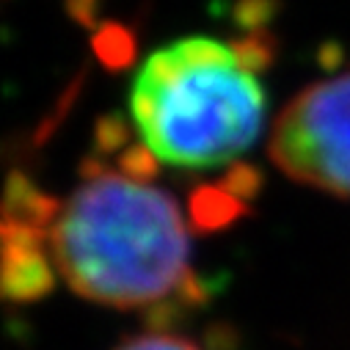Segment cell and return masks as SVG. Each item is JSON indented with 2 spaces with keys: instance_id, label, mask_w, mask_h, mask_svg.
Segmentation results:
<instances>
[{
  "instance_id": "7",
  "label": "cell",
  "mask_w": 350,
  "mask_h": 350,
  "mask_svg": "<svg viewBox=\"0 0 350 350\" xmlns=\"http://www.w3.org/2000/svg\"><path fill=\"white\" fill-rule=\"evenodd\" d=\"M273 53H276V44L265 36H248L240 44H234V55L248 72L268 69L273 64Z\"/></svg>"
},
{
  "instance_id": "11",
  "label": "cell",
  "mask_w": 350,
  "mask_h": 350,
  "mask_svg": "<svg viewBox=\"0 0 350 350\" xmlns=\"http://www.w3.org/2000/svg\"><path fill=\"white\" fill-rule=\"evenodd\" d=\"M154 154L152 152H146V149H133V152H127L124 154V160H122V168L130 174L133 180H149L152 174H154Z\"/></svg>"
},
{
  "instance_id": "2",
  "label": "cell",
  "mask_w": 350,
  "mask_h": 350,
  "mask_svg": "<svg viewBox=\"0 0 350 350\" xmlns=\"http://www.w3.org/2000/svg\"><path fill=\"white\" fill-rule=\"evenodd\" d=\"M130 111L154 157L183 168H215L256 141L265 94L234 47L191 36L149 55L135 77Z\"/></svg>"
},
{
  "instance_id": "5",
  "label": "cell",
  "mask_w": 350,
  "mask_h": 350,
  "mask_svg": "<svg viewBox=\"0 0 350 350\" xmlns=\"http://www.w3.org/2000/svg\"><path fill=\"white\" fill-rule=\"evenodd\" d=\"M191 213H193V221L199 229L215 232V229L229 226L234 218H240L245 213V202L232 196L224 185H207L193 193Z\"/></svg>"
},
{
  "instance_id": "4",
  "label": "cell",
  "mask_w": 350,
  "mask_h": 350,
  "mask_svg": "<svg viewBox=\"0 0 350 350\" xmlns=\"http://www.w3.org/2000/svg\"><path fill=\"white\" fill-rule=\"evenodd\" d=\"M0 298L9 304H31L53 287V271L42 251V229L0 224Z\"/></svg>"
},
{
  "instance_id": "8",
  "label": "cell",
  "mask_w": 350,
  "mask_h": 350,
  "mask_svg": "<svg viewBox=\"0 0 350 350\" xmlns=\"http://www.w3.org/2000/svg\"><path fill=\"white\" fill-rule=\"evenodd\" d=\"M232 196H237V199H254L259 191H262V174L254 168V165H234L226 177H224V183H221Z\"/></svg>"
},
{
  "instance_id": "10",
  "label": "cell",
  "mask_w": 350,
  "mask_h": 350,
  "mask_svg": "<svg viewBox=\"0 0 350 350\" xmlns=\"http://www.w3.org/2000/svg\"><path fill=\"white\" fill-rule=\"evenodd\" d=\"M273 14H276V0H240L237 9H234L237 23L251 28V31L271 23Z\"/></svg>"
},
{
  "instance_id": "6",
  "label": "cell",
  "mask_w": 350,
  "mask_h": 350,
  "mask_svg": "<svg viewBox=\"0 0 350 350\" xmlns=\"http://www.w3.org/2000/svg\"><path fill=\"white\" fill-rule=\"evenodd\" d=\"M97 53L103 55L105 64L111 66H124L133 58V39L124 28L119 25H108L100 36H97Z\"/></svg>"
},
{
  "instance_id": "9",
  "label": "cell",
  "mask_w": 350,
  "mask_h": 350,
  "mask_svg": "<svg viewBox=\"0 0 350 350\" xmlns=\"http://www.w3.org/2000/svg\"><path fill=\"white\" fill-rule=\"evenodd\" d=\"M116 350H199L191 339L185 336H174V334H144L133 336Z\"/></svg>"
},
{
  "instance_id": "1",
  "label": "cell",
  "mask_w": 350,
  "mask_h": 350,
  "mask_svg": "<svg viewBox=\"0 0 350 350\" xmlns=\"http://www.w3.org/2000/svg\"><path fill=\"white\" fill-rule=\"evenodd\" d=\"M50 251L66 284L94 304L138 309L183 293L191 282V240L165 191L100 171L64 204Z\"/></svg>"
},
{
  "instance_id": "3",
  "label": "cell",
  "mask_w": 350,
  "mask_h": 350,
  "mask_svg": "<svg viewBox=\"0 0 350 350\" xmlns=\"http://www.w3.org/2000/svg\"><path fill=\"white\" fill-rule=\"evenodd\" d=\"M271 160L301 185L350 199V72L309 85L282 111Z\"/></svg>"
}]
</instances>
